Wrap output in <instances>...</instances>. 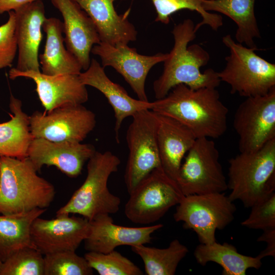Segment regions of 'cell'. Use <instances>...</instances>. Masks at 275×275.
<instances>
[{
	"instance_id": "34",
	"label": "cell",
	"mask_w": 275,
	"mask_h": 275,
	"mask_svg": "<svg viewBox=\"0 0 275 275\" xmlns=\"http://www.w3.org/2000/svg\"><path fill=\"white\" fill-rule=\"evenodd\" d=\"M8 13L7 21L0 26V69L12 66L18 50L15 13Z\"/></svg>"
},
{
	"instance_id": "26",
	"label": "cell",
	"mask_w": 275,
	"mask_h": 275,
	"mask_svg": "<svg viewBox=\"0 0 275 275\" xmlns=\"http://www.w3.org/2000/svg\"><path fill=\"white\" fill-rule=\"evenodd\" d=\"M194 255L202 266L212 262L222 266L223 275H245L248 269H259L262 264V259L258 256L242 255L233 245L227 242L200 243L196 246Z\"/></svg>"
},
{
	"instance_id": "8",
	"label": "cell",
	"mask_w": 275,
	"mask_h": 275,
	"mask_svg": "<svg viewBox=\"0 0 275 275\" xmlns=\"http://www.w3.org/2000/svg\"><path fill=\"white\" fill-rule=\"evenodd\" d=\"M236 207L224 193L184 196L173 215L176 222L192 229L201 243L215 241L216 230H222L234 218Z\"/></svg>"
},
{
	"instance_id": "1",
	"label": "cell",
	"mask_w": 275,
	"mask_h": 275,
	"mask_svg": "<svg viewBox=\"0 0 275 275\" xmlns=\"http://www.w3.org/2000/svg\"><path fill=\"white\" fill-rule=\"evenodd\" d=\"M152 102L151 111L180 122L196 138L217 139L226 131L229 109L216 88L194 89L180 84Z\"/></svg>"
},
{
	"instance_id": "28",
	"label": "cell",
	"mask_w": 275,
	"mask_h": 275,
	"mask_svg": "<svg viewBox=\"0 0 275 275\" xmlns=\"http://www.w3.org/2000/svg\"><path fill=\"white\" fill-rule=\"evenodd\" d=\"M142 259L148 275H173L180 261L188 253L187 248L177 239L166 248L149 247L145 244L131 246Z\"/></svg>"
},
{
	"instance_id": "9",
	"label": "cell",
	"mask_w": 275,
	"mask_h": 275,
	"mask_svg": "<svg viewBox=\"0 0 275 275\" xmlns=\"http://www.w3.org/2000/svg\"><path fill=\"white\" fill-rule=\"evenodd\" d=\"M132 118L126 136L129 153L124 181L128 194L150 172L161 167L157 114L147 109L138 112Z\"/></svg>"
},
{
	"instance_id": "32",
	"label": "cell",
	"mask_w": 275,
	"mask_h": 275,
	"mask_svg": "<svg viewBox=\"0 0 275 275\" xmlns=\"http://www.w3.org/2000/svg\"><path fill=\"white\" fill-rule=\"evenodd\" d=\"M44 275H90L93 269L84 257L65 251L44 255Z\"/></svg>"
},
{
	"instance_id": "20",
	"label": "cell",
	"mask_w": 275,
	"mask_h": 275,
	"mask_svg": "<svg viewBox=\"0 0 275 275\" xmlns=\"http://www.w3.org/2000/svg\"><path fill=\"white\" fill-rule=\"evenodd\" d=\"M79 77L85 86L92 87L106 98L112 107L115 117V132L117 143L119 142V131L124 119L132 117L136 113L152 107V102L135 99L118 84L112 81L106 74L104 68L92 59L88 68L81 72Z\"/></svg>"
},
{
	"instance_id": "12",
	"label": "cell",
	"mask_w": 275,
	"mask_h": 275,
	"mask_svg": "<svg viewBox=\"0 0 275 275\" xmlns=\"http://www.w3.org/2000/svg\"><path fill=\"white\" fill-rule=\"evenodd\" d=\"M233 127L240 152L256 151L275 139V87L265 95L246 98L235 112Z\"/></svg>"
},
{
	"instance_id": "5",
	"label": "cell",
	"mask_w": 275,
	"mask_h": 275,
	"mask_svg": "<svg viewBox=\"0 0 275 275\" xmlns=\"http://www.w3.org/2000/svg\"><path fill=\"white\" fill-rule=\"evenodd\" d=\"M228 197L246 208L275 192V139L258 150L240 152L229 160Z\"/></svg>"
},
{
	"instance_id": "35",
	"label": "cell",
	"mask_w": 275,
	"mask_h": 275,
	"mask_svg": "<svg viewBox=\"0 0 275 275\" xmlns=\"http://www.w3.org/2000/svg\"><path fill=\"white\" fill-rule=\"evenodd\" d=\"M258 242L266 243V248L258 255L262 259L266 257H275V228L263 231V233L257 240Z\"/></svg>"
},
{
	"instance_id": "24",
	"label": "cell",
	"mask_w": 275,
	"mask_h": 275,
	"mask_svg": "<svg viewBox=\"0 0 275 275\" xmlns=\"http://www.w3.org/2000/svg\"><path fill=\"white\" fill-rule=\"evenodd\" d=\"M256 0H200L205 11H215L232 19L237 29L235 38L238 43L247 47H256L254 39L261 34L255 14Z\"/></svg>"
},
{
	"instance_id": "17",
	"label": "cell",
	"mask_w": 275,
	"mask_h": 275,
	"mask_svg": "<svg viewBox=\"0 0 275 275\" xmlns=\"http://www.w3.org/2000/svg\"><path fill=\"white\" fill-rule=\"evenodd\" d=\"M50 1L63 17L67 49L76 58L82 69L87 70L91 63L92 48L100 42L93 21L73 0Z\"/></svg>"
},
{
	"instance_id": "7",
	"label": "cell",
	"mask_w": 275,
	"mask_h": 275,
	"mask_svg": "<svg viewBox=\"0 0 275 275\" xmlns=\"http://www.w3.org/2000/svg\"><path fill=\"white\" fill-rule=\"evenodd\" d=\"M129 195L125 214L132 223L142 225L158 221L184 197L177 182L161 167L150 172Z\"/></svg>"
},
{
	"instance_id": "2",
	"label": "cell",
	"mask_w": 275,
	"mask_h": 275,
	"mask_svg": "<svg viewBox=\"0 0 275 275\" xmlns=\"http://www.w3.org/2000/svg\"><path fill=\"white\" fill-rule=\"evenodd\" d=\"M195 25L189 19L175 25L172 32L174 45L163 62L160 76L153 85L156 99L165 97L176 86L183 84L190 88H216L221 82L217 72L213 69L202 72L210 56L207 51L198 44L188 45L196 36Z\"/></svg>"
},
{
	"instance_id": "19",
	"label": "cell",
	"mask_w": 275,
	"mask_h": 275,
	"mask_svg": "<svg viewBox=\"0 0 275 275\" xmlns=\"http://www.w3.org/2000/svg\"><path fill=\"white\" fill-rule=\"evenodd\" d=\"M18 59L15 68L20 71H40L39 49L42 39V24L46 19L42 0L36 1L14 11Z\"/></svg>"
},
{
	"instance_id": "37",
	"label": "cell",
	"mask_w": 275,
	"mask_h": 275,
	"mask_svg": "<svg viewBox=\"0 0 275 275\" xmlns=\"http://www.w3.org/2000/svg\"><path fill=\"white\" fill-rule=\"evenodd\" d=\"M2 263V260H1V259H0V268H1V266Z\"/></svg>"
},
{
	"instance_id": "27",
	"label": "cell",
	"mask_w": 275,
	"mask_h": 275,
	"mask_svg": "<svg viewBox=\"0 0 275 275\" xmlns=\"http://www.w3.org/2000/svg\"><path fill=\"white\" fill-rule=\"evenodd\" d=\"M46 209L36 208L27 212L0 215V259L2 262L19 250L35 248L31 239V225Z\"/></svg>"
},
{
	"instance_id": "18",
	"label": "cell",
	"mask_w": 275,
	"mask_h": 275,
	"mask_svg": "<svg viewBox=\"0 0 275 275\" xmlns=\"http://www.w3.org/2000/svg\"><path fill=\"white\" fill-rule=\"evenodd\" d=\"M161 224L141 227L116 225L108 214L99 215L90 221L89 232L85 239L88 251L107 253L121 245L133 246L151 242V235L161 228Z\"/></svg>"
},
{
	"instance_id": "36",
	"label": "cell",
	"mask_w": 275,
	"mask_h": 275,
	"mask_svg": "<svg viewBox=\"0 0 275 275\" xmlns=\"http://www.w3.org/2000/svg\"><path fill=\"white\" fill-rule=\"evenodd\" d=\"M36 1L40 0H0V14L15 11L21 7Z\"/></svg>"
},
{
	"instance_id": "25",
	"label": "cell",
	"mask_w": 275,
	"mask_h": 275,
	"mask_svg": "<svg viewBox=\"0 0 275 275\" xmlns=\"http://www.w3.org/2000/svg\"><path fill=\"white\" fill-rule=\"evenodd\" d=\"M11 119L0 123V155L23 158L33 139L30 129L29 116L22 108L20 100L11 95Z\"/></svg>"
},
{
	"instance_id": "6",
	"label": "cell",
	"mask_w": 275,
	"mask_h": 275,
	"mask_svg": "<svg viewBox=\"0 0 275 275\" xmlns=\"http://www.w3.org/2000/svg\"><path fill=\"white\" fill-rule=\"evenodd\" d=\"M222 41L230 54L225 58V68L217 74L221 81L230 86L231 94L247 98L265 95L275 87V64L258 56L257 47L244 46L230 34Z\"/></svg>"
},
{
	"instance_id": "16",
	"label": "cell",
	"mask_w": 275,
	"mask_h": 275,
	"mask_svg": "<svg viewBox=\"0 0 275 275\" xmlns=\"http://www.w3.org/2000/svg\"><path fill=\"white\" fill-rule=\"evenodd\" d=\"M9 76L12 80L20 77L32 79L45 112L67 104H83L88 100L86 86L81 82L78 75H48L41 71H20L13 68L9 72Z\"/></svg>"
},
{
	"instance_id": "14",
	"label": "cell",
	"mask_w": 275,
	"mask_h": 275,
	"mask_svg": "<svg viewBox=\"0 0 275 275\" xmlns=\"http://www.w3.org/2000/svg\"><path fill=\"white\" fill-rule=\"evenodd\" d=\"M90 221L82 216L57 215L47 219L37 217L30 235L34 246L45 255L61 251H75L86 238Z\"/></svg>"
},
{
	"instance_id": "10",
	"label": "cell",
	"mask_w": 275,
	"mask_h": 275,
	"mask_svg": "<svg viewBox=\"0 0 275 275\" xmlns=\"http://www.w3.org/2000/svg\"><path fill=\"white\" fill-rule=\"evenodd\" d=\"M219 157L213 140L196 139L184 157L176 180L184 196L224 193L228 189Z\"/></svg>"
},
{
	"instance_id": "30",
	"label": "cell",
	"mask_w": 275,
	"mask_h": 275,
	"mask_svg": "<svg viewBox=\"0 0 275 275\" xmlns=\"http://www.w3.org/2000/svg\"><path fill=\"white\" fill-rule=\"evenodd\" d=\"M84 257L100 275L143 274L138 266L115 250L107 253L88 251Z\"/></svg>"
},
{
	"instance_id": "4",
	"label": "cell",
	"mask_w": 275,
	"mask_h": 275,
	"mask_svg": "<svg viewBox=\"0 0 275 275\" xmlns=\"http://www.w3.org/2000/svg\"><path fill=\"white\" fill-rule=\"evenodd\" d=\"M120 163L119 157L111 151H96L88 160L84 182L59 209L56 216L76 214L90 221L100 214L117 213L121 200L110 192L107 182L111 174L118 171Z\"/></svg>"
},
{
	"instance_id": "23",
	"label": "cell",
	"mask_w": 275,
	"mask_h": 275,
	"mask_svg": "<svg viewBox=\"0 0 275 275\" xmlns=\"http://www.w3.org/2000/svg\"><path fill=\"white\" fill-rule=\"evenodd\" d=\"M42 29L46 35L44 51L39 55L41 72L48 75H79L82 69L76 58L64 45L63 23L56 17L46 18Z\"/></svg>"
},
{
	"instance_id": "33",
	"label": "cell",
	"mask_w": 275,
	"mask_h": 275,
	"mask_svg": "<svg viewBox=\"0 0 275 275\" xmlns=\"http://www.w3.org/2000/svg\"><path fill=\"white\" fill-rule=\"evenodd\" d=\"M251 212L241 225L262 231L275 228V192L263 198L251 207Z\"/></svg>"
},
{
	"instance_id": "11",
	"label": "cell",
	"mask_w": 275,
	"mask_h": 275,
	"mask_svg": "<svg viewBox=\"0 0 275 275\" xmlns=\"http://www.w3.org/2000/svg\"><path fill=\"white\" fill-rule=\"evenodd\" d=\"M29 121L33 138L55 142H81L96 124L94 113L82 104H67L46 112L35 111Z\"/></svg>"
},
{
	"instance_id": "22",
	"label": "cell",
	"mask_w": 275,
	"mask_h": 275,
	"mask_svg": "<svg viewBox=\"0 0 275 275\" xmlns=\"http://www.w3.org/2000/svg\"><path fill=\"white\" fill-rule=\"evenodd\" d=\"M157 116V141L161 167L176 181L183 159L197 138L189 128L178 121Z\"/></svg>"
},
{
	"instance_id": "29",
	"label": "cell",
	"mask_w": 275,
	"mask_h": 275,
	"mask_svg": "<svg viewBox=\"0 0 275 275\" xmlns=\"http://www.w3.org/2000/svg\"><path fill=\"white\" fill-rule=\"evenodd\" d=\"M116 1V0H115ZM157 13L155 21L168 24L170 16L174 13L189 10L196 11L202 17V20L195 26L196 32L203 25H207L216 31L223 24V17L218 14L205 11L200 5V0H151Z\"/></svg>"
},
{
	"instance_id": "13",
	"label": "cell",
	"mask_w": 275,
	"mask_h": 275,
	"mask_svg": "<svg viewBox=\"0 0 275 275\" xmlns=\"http://www.w3.org/2000/svg\"><path fill=\"white\" fill-rule=\"evenodd\" d=\"M91 53L98 56L104 68L109 66L119 73L131 87L139 100L148 101L145 82L151 69L163 62L168 53H158L152 56L139 53L128 44L113 45L100 42L93 46Z\"/></svg>"
},
{
	"instance_id": "21",
	"label": "cell",
	"mask_w": 275,
	"mask_h": 275,
	"mask_svg": "<svg viewBox=\"0 0 275 275\" xmlns=\"http://www.w3.org/2000/svg\"><path fill=\"white\" fill-rule=\"evenodd\" d=\"M73 1L93 21L100 42L116 46L136 39L137 31L127 18L129 10L118 14L114 6L115 0Z\"/></svg>"
},
{
	"instance_id": "15",
	"label": "cell",
	"mask_w": 275,
	"mask_h": 275,
	"mask_svg": "<svg viewBox=\"0 0 275 275\" xmlns=\"http://www.w3.org/2000/svg\"><path fill=\"white\" fill-rule=\"evenodd\" d=\"M93 145L81 142H55L33 138L27 157L38 172L44 166H54L71 178L79 176L86 161L96 152Z\"/></svg>"
},
{
	"instance_id": "31",
	"label": "cell",
	"mask_w": 275,
	"mask_h": 275,
	"mask_svg": "<svg viewBox=\"0 0 275 275\" xmlns=\"http://www.w3.org/2000/svg\"><path fill=\"white\" fill-rule=\"evenodd\" d=\"M0 275H44V255L34 248L19 250L2 262Z\"/></svg>"
},
{
	"instance_id": "3",
	"label": "cell",
	"mask_w": 275,
	"mask_h": 275,
	"mask_svg": "<svg viewBox=\"0 0 275 275\" xmlns=\"http://www.w3.org/2000/svg\"><path fill=\"white\" fill-rule=\"evenodd\" d=\"M37 172L28 157L0 155V214L47 209L50 205L54 186Z\"/></svg>"
}]
</instances>
